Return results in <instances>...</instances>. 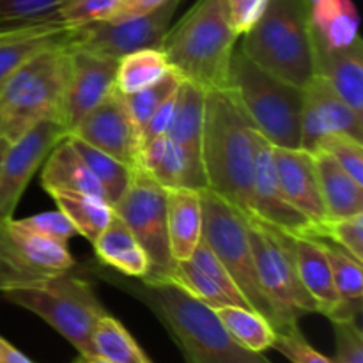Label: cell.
<instances>
[{"mask_svg": "<svg viewBox=\"0 0 363 363\" xmlns=\"http://www.w3.org/2000/svg\"><path fill=\"white\" fill-rule=\"evenodd\" d=\"M21 227L32 230V233L45 236L48 240L59 241V243L67 245V241L73 240L78 236L77 229L73 223L69 222L62 211H48V213H39V215H32L28 218L18 220Z\"/></svg>", "mask_w": 363, "mask_h": 363, "instance_id": "obj_42", "label": "cell"}, {"mask_svg": "<svg viewBox=\"0 0 363 363\" xmlns=\"http://www.w3.org/2000/svg\"><path fill=\"white\" fill-rule=\"evenodd\" d=\"M273 145L255 130V162L250 215L291 236H319L314 223L286 199L273 165Z\"/></svg>", "mask_w": 363, "mask_h": 363, "instance_id": "obj_16", "label": "cell"}, {"mask_svg": "<svg viewBox=\"0 0 363 363\" xmlns=\"http://www.w3.org/2000/svg\"><path fill=\"white\" fill-rule=\"evenodd\" d=\"M170 64L160 48H142L121 57L117 62L116 89L124 96L135 94L170 73Z\"/></svg>", "mask_w": 363, "mask_h": 363, "instance_id": "obj_33", "label": "cell"}, {"mask_svg": "<svg viewBox=\"0 0 363 363\" xmlns=\"http://www.w3.org/2000/svg\"><path fill=\"white\" fill-rule=\"evenodd\" d=\"M247 229L259 286L272 307L275 332L300 326L301 318L319 314L314 298L300 280L293 236L255 216H247Z\"/></svg>", "mask_w": 363, "mask_h": 363, "instance_id": "obj_8", "label": "cell"}, {"mask_svg": "<svg viewBox=\"0 0 363 363\" xmlns=\"http://www.w3.org/2000/svg\"><path fill=\"white\" fill-rule=\"evenodd\" d=\"M67 135L87 142L92 147L137 167L140 155V131L128 110L126 98L113 89L94 110L87 113Z\"/></svg>", "mask_w": 363, "mask_h": 363, "instance_id": "obj_14", "label": "cell"}, {"mask_svg": "<svg viewBox=\"0 0 363 363\" xmlns=\"http://www.w3.org/2000/svg\"><path fill=\"white\" fill-rule=\"evenodd\" d=\"M328 257L332 268L333 282L339 293L340 305L337 314L330 321H358L362 314L363 300V262L357 261L353 255L337 247L328 238L318 236Z\"/></svg>", "mask_w": 363, "mask_h": 363, "instance_id": "obj_28", "label": "cell"}, {"mask_svg": "<svg viewBox=\"0 0 363 363\" xmlns=\"http://www.w3.org/2000/svg\"><path fill=\"white\" fill-rule=\"evenodd\" d=\"M123 0H62L59 18L69 28L85 27L96 21H108Z\"/></svg>", "mask_w": 363, "mask_h": 363, "instance_id": "obj_37", "label": "cell"}, {"mask_svg": "<svg viewBox=\"0 0 363 363\" xmlns=\"http://www.w3.org/2000/svg\"><path fill=\"white\" fill-rule=\"evenodd\" d=\"M60 4L62 0H0V41L27 32L66 27L59 18Z\"/></svg>", "mask_w": 363, "mask_h": 363, "instance_id": "obj_29", "label": "cell"}, {"mask_svg": "<svg viewBox=\"0 0 363 363\" xmlns=\"http://www.w3.org/2000/svg\"><path fill=\"white\" fill-rule=\"evenodd\" d=\"M293 247L301 284L314 298L319 314L332 319L339 311L340 298L321 240L315 236H293Z\"/></svg>", "mask_w": 363, "mask_h": 363, "instance_id": "obj_21", "label": "cell"}, {"mask_svg": "<svg viewBox=\"0 0 363 363\" xmlns=\"http://www.w3.org/2000/svg\"><path fill=\"white\" fill-rule=\"evenodd\" d=\"M321 149L330 156L335 158V162L353 177L357 183L363 184V142L357 140L347 135H330L323 138L315 151Z\"/></svg>", "mask_w": 363, "mask_h": 363, "instance_id": "obj_38", "label": "cell"}, {"mask_svg": "<svg viewBox=\"0 0 363 363\" xmlns=\"http://www.w3.org/2000/svg\"><path fill=\"white\" fill-rule=\"evenodd\" d=\"M330 135H347L363 138V116L354 112L321 77L303 87L301 113V149L314 152L323 138Z\"/></svg>", "mask_w": 363, "mask_h": 363, "instance_id": "obj_17", "label": "cell"}, {"mask_svg": "<svg viewBox=\"0 0 363 363\" xmlns=\"http://www.w3.org/2000/svg\"><path fill=\"white\" fill-rule=\"evenodd\" d=\"M94 357L110 363H152L137 340L110 314L103 315L92 333Z\"/></svg>", "mask_w": 363, "mask_h": 363, "instance_id": "obj_35", "label": "cell"}, {"mask_svg": "<svg viewBox=\"0 0 363 363\" xmlns=\"http://www.w3.org/2000/svg\"><path fill=\"white\" fill-rule=\"evenodd\" d=\"M69 60V45L57 46L11 74L0 89V137L13 142L41 121L60 123Z\"/></svg>", "mask_w": 363, "mask_h": 363, "instance_id": "obj_7", "label": "cell"}, {"mask_svg": "<svg viewBox=\"0 0 363 363\" xmlns=\"http://www.w3.org/2000/svg\"><path fill=\"white\" fill-rule=\"evenodd\" d=\"M106 280L145 305L160 319L186 363H272L264 354L241 347L215 308L172 280L116 279Z\"/></svg>", "mask_w": 363, "mask_h": 363, "instance_id": "obj_1", "label": "cell"}, {"mask_svg": "<svg viewBox=\"0 0 363 363\" xmlns=\"http://www.w3.org/2000/svg\"><path fill=\"white\" fill-rule=\"evenodd\" d=\"M323 238H328L337 247L363 262V213L332 220Z\"/></svg>", "mask_w": 363, "mask_h": 363, "instance_id": "obj_41", "label": "cell"}, {"mask_svg": "<svg viewBox=\"0 0 363 363\" xmlns=\"http://www.w3.org/2000/svg\"><path fill=\"white\" fill-rule=\"evenodd\" d=\"M71 60L66 89H64L60 123L66 135L94 110L116 89V73L119 59L98 55L73 48L69 45Z\"/></svg>", "mask_w": 363, "mask_h": 363, "instance_id": "obj_15", "label": "cell"}, {"mask_svg": "<svg viewBox=\"0 0 363 363\" xmlns=\"http://www.w3.org/2000/svg\"><path fill=\"white\" fill-rule=\"evenodd\" d=\"M48 194L55 201L57 208L69 218L77 233L91 245L116 216L113 206H110L105 199L62 190H52Z\"/></svg>", "mask_w": 363, "mask_h": 363, "instance_id": "obj_31", "label": "cell"}, {"mask_svg": "<svg viewBox=\"0 0 363 363\" xmlns=\"http://www.w3.org/2000/svg\"><path fill=\"white\" fill-rule=\"evenodd\" d=\"M272 350L279 351L291 363H335V360L325 357V354L319 353L318 350H314L307 342L300 326H294V328L286 330V332L277 333V339L273 342Z\"/></svg>", "mask_w": 363, "mask_h": 363, "instance_id": "obj_40", "label": "cell"}, {"mask_svg": "<svg viewBox=\"0 0 363 363\" xmlns=\"http://www.w3.org/2000/svg\"><path fill=\"white\" fill-rule=\"evenodd\" d=\"M167 230L174 261H188L202 241L201 190H167Z\"/></svg>", "mask_w": 363, "mask_h": 363, "instance_id": "obj_22", "label": "cell"}, {"mask_svg": "<svg viewBox=\"0 0 363 363\" xmlns=\"http://www.w3.org/2000/svg\"><path fill=\"white\" fill-rule=\"evenodd\" d=\"M227 89L269 144L286 149L301 147L303 87L262 69L236 46Z\"/></svg>", "mask_w": 363, "mask_h": 363, "instance_id": "obj_6", "label": "cell"}, {"mask_svg": "<svg viewBox=\"0 0 363 363\" xmlns=\"http://www.w3.org/2000/svg\"><path fill=\"white\" fill-rule=\"evenodd\" d=\"M167 2H170V0H123L119 9L116 11V14L108 21H119L128 20V18L140 16V14L151 13V11L165 6Z\"/></svg>", "mask_w": 363, "mask_h": 363, "instance_id": "obj_46", "label": "cell"}, {"mask_svg": "<svg viewBox=\"0 0 363 363\" xmlns=\"http://www.w3.org/2000/svg\"><path fill=\"white\" fill-rule=\"evenodd\" d=\"M67 245L32 233L9 218L0 222V291L74 269Z\"/></svg>", "mask_w": 363, "mask_h": 363, "instance_id": "obj_11", "label": "cell"}, {"mask_svg": "<svg viewBox=\"0 0 363 363\" xmlns=\"http://www.w3.org/2000/svg\"><path fill=\"white\" fill-rule=\"evenodd\" d=\"M190 261L194 262V264H197L199 268L206 273V275H209V279L215 280V282L222 287L223 293H225L227 296L234 301V305H238V307L252 308L250 303L247 301V298H245L243 293L240 291V287H238L236 282L233 280L230 273L227 272L225 266L220 262V259L213 254V250L204 243V241H201V243H199V247L195 248V252H194V255L190 257Z\"/></svg>", "mask_w": 363, "mask_h": 363, "instance_id": "obj_39", "label": "cell"}, {"mask_svg": "<svg viewBox=\"0 0 363 363\" xmlns=\"http://www.w3.org/2000/svg\"><path fill=\"white\" fill-rule=\"evenodd\" d=\"M135 169H140L165 190H170V188L204 190L208 188L204 170L194 165L184 149L176 144L169 135H162V137L147 142L140 149Z\"/></svg>", "mask_w": 363, "mask_h": 363, "instance_id": "obj_19", "label": "cell"}, {"mask_svg": "<svg viewBox=\"0 0 363 363\" xmlns=\"http://www.w3.org/2000/svg\"><path fill=\"white\" fill-rule=\"evenodd\" d=\"M73 28H45V30L27 32L0 41V89L9 80L14 71L34 59L39 53L57 46L71 45Z\"/></svg>", "mask_w": 363, "mask_h": 363, "instance_id": "obj_30", "label": "cell"}, {"mask_svg": "<svg viewBox=\"0 0 363 363\" xmlns=\"http://www.w3.org/2000/svg\"><path fill=\"white\" fill-rule=\"evenodd\" d=\"M0 363H34L27 354L0 335Z\"/></svg>", "mask_w": 363, "mask_h": 363, "instance_id": "obj_47", "label": "cell"}, {"mask_svg": "<svg viewBox=\"0 0 363 363\" xmlns=\"http://www.w3.org/2000/svg\"><path fill=\"white\" fill-rule=\"evenodd\" d=\"M227 4H229L230 25L241 38L257 23L268 6V0H227Z\"/></svg>", "mask_w": 363, "mask_h": 363, "instance_id": "obj_44", "label": "cell"}, {"mask_svg": "<svg viewBox=\"0 0 363 363\" xmlns=\"http://www.w3.org/2000/svg\"><path fill=\"white\" fill-rule=\"evenodd\" d=\"M96 257L106 268H112L121 277L128 279H145L151 273V262L144 248L138 245L126 223L113 216L105 230L92 243Z\"/></svg>", "mask_w": 363, "mask_h": 363, "instance_id": "obj_24", "label": "cell"}, {"mask_svg": "<svg viewBox=\"0 0 363 363\" xmlns=\"http://www.w3.org/2000/svg\"><path fill=\"white\" fill-rule=\"evenodd\" d=\"M311 0H268L257 23L243 34L241 52L262 69L305 87L314 78Z\"/></svg>", "mask_w": 363, "mask_h": 363, "instance_id": "obj_5", "label": "cell"}, {"mask_svg": "<svg viewBox=\"0 0 363 363\" xmlns=\"http://www.w3.org/2000/svg\"><path fill=\"white\" fill-rule=\"evenodd\" d=\"M312 156L330 220L363 213V184L357 183L326 151L318 149Z\"/></svg>", "mask_w": 363, "mask_h": 363, "instance_id": "obj_27", "label": "cell"}, {"mask_svg": "<svg viewBox=\"0 0 363 363\" xmlns=\"http://www.w3.org/2000/svg\"><path fill=\"white\" fill-rule=\"evenodd\" d=\"M335 363H363V332L358 321H332Z\"/></svg>", "mask_w": 363, "mask_h": 363, "instance_id": "obj_43", "label": "cell"}, {"mask_svg": "<svg viewBox=\"0 0 363 363\" xmlns=\"http://www.w3.org/2000/svg\"><path fill=\"white\" fill-rule=\"evenodd\" d=\"M272 155L277 179L286 199L314 223L319 236H325L326 227L332 220L323 201L312 152L301 147L286 149L273 145Z\"/></svg>", "mask_w": 363, "mask_h": 363, "instance_id": "obj_18", "label": "cell"}, {"mask_svg": "<svg viewBox=\"0 0 363 363\" xmlns=\"http://www.w3.org/2000/svg\"><path fill=\"white\" fill-rule=\"evenodd\" d=\"M177 92V91H176ZM176 92L170 94L158 108L155 110V113L151 116V119L147 121V124L144 126V130L140 131V149L144 147L147 142L155 140V138L162 137V135L169 133V128L172 124L174 119V108H176Z\"/></svg>", "mask_w": 363, "mask_h": 363, "instance_id": "obj_45", "label": "cell"}, {"mask_svg": "<svg viewBox=\"0 0 363 363\" xmlns=\"http://www.w3.org/2000/svg\"><path fill=\"white\" fill-rule=\"evenodd\" d=\"M181 2L183 0H170L151 13L128 20L96 21L73 28L71 46L112 59H121L142 48H158Z\"/></svg>", "mask_w": 363, "mask_h": 363, "instance_id": "obj_12", "label": "cell"}, {"mask_svg": "<svg viewBox=\"0 0 363 363\" xmlns=\"http://www.w3.org/2000/svg\"><path fill=\"white\" fill-rule=\"evenodd\" d=\"M73 363H110V362L103 360V358L99 357H82V354H78V358Z\"/></svg>", "mask_w": 363, "mask_h": 363, "instance_id": "obj_48", "label": "cell"}, {"mask_svg": "<svg viewBox=\"0 0 363 363\" xmlns=\"http://www.w3.org/2000/svg\"><path fill=\"white\" fill-rule=\"evenodd\" d=\"M238 39L227 0H197L176 25H170L158 48L170 69L211 91L227 87Z\"/></svg>", "mask_w": 363, "mask_h": 363, "instance_id": "obj_3", "label": "cell"}, {"mask_svg": "<svg viewBox=\"0 0 363 363\" xmlns=\"http://www.w3.org/2000/svg\"><path fill=\"white\" fill-rule=\"evenodd\" d=\"M64 137L62 124L57 119H46L11 142L0 169V222L13 218L34 174Z\"/></svg>", "mask_w": 363, "mask_h": 363, "instance_id": "obj_13", "label": "cell"}, {"mask_svg": "<svg viewBox=\"0 0 363 363\" xmlns=\"http://www.w3.org/2000/svg\"><path fill=\"white\" fill-rule=\"evenodd\" d=\"M181 80L183 78L176 73V71H170L167 77H163L162 80L156 82V84L149 85V87L142 89V91L135 92V94L124 96L126 98L128 110H130L131 117H133L135 126L138 128V131L144 130V126L147 124V121L151 119V116L155 113V110L169 98L170 94L177 91Z\"/></svg>", "mask_w": 363, "mask_h": 363, "instance_id": "obj_36", "label": "cell"}, {"mask_svg": "<svg viewBox=\"0 0 363 363\" xmlns=\"http://www.w3.org/2000/svg\"><path fill=\"white\" fill-rule=\"evenodd\" d=\"M201 156L208 190L250 215L255 128L227 87L206 91Z\"/></svg>", "mask_w": 363, "mask_h": 363, "instance_id": "obj_2", "label": "cell"}, {"mask_svg": "<svg viewBox=\"0 0 363 363\" xmlns=\"http://www.w3.org/2000/svg\"><path fill=\"white\" fill-rule=\"evenodd\" d=\"M11 142L6 140L4 137H0V169H2V162H4V156H6L7 147H9Z\"/></svg>", "mask_w": 363, "mask_h": 363, "instance_id": "obj_49", "label": "cell"}, {"mask_svg": "<svg viewBox=\"0 0 363 363\" xmlns=\"http://www.w3.org/2000/svg\"><path fill=\"white\" fill-rule=\"evenodd\" d=\"M116 215L123 220L144 248L151 273L147 280H169L176 261L170 254L167 230V190L140 169H133L130 186L113 206Z\"/></svg>", "mask_w": 363, "mask_h": 363, "instance_id": "obj_10", "label": "cell"}, {"mask_svg": "<svg viewBox=\"0 0 363 363\" xmlns=\"http://www.w3.org/2000/svg\"><path fill=\"white\" fill-rule=\"evenodd\" d=\"M202 241L220 259L250 307L273 325V312L259 286L254 254L248 240L247 216L215 191L201 190Z\"/></svg>", "mask_w": 363, "mask_h": 363, "instance_id": "obj_9", "label": "cell"}, {"mask_svg": "<svg viewBox=\"0 0 363 363\" xmlns=\"http://www.w3.org/2000/svg\"><path fill=\"white\" fill-rule=\"evenodd\" d=\"M41 184L46 191H77V194H87L106 201L101 184L85 165L82 156L74 151L67 137H64L52 149L48 158L43 163Z\"/></svg>", "mask_w": 363, "mask_h": 363, "instance_id": "obj_25", "label": "cell"}, {"mask_svg": "<svg viewBox=\"0 0 363 363\" xmlns=\"http://www.w3.org/2000/svg\"><path fill=\"white\" fill-rule=\"evenodd\" d=\"M71 272L7 287L0 291V294L9 303L41 318L62 335L78 354L94 357L92 333L99 319L108 312L96 296L91 282Z\"/></svg>", "mask_w": 363, "mask_h": 363, "instance_id": "obj_4", "label": "cell"}, {"mask_svg": "<svg viewBox=\"0 0 363 363\" xmlns=\"http://www.w3.org/2000/svg\"><path fill=\"white\" fill-rule=\"evenodd\" d=\"M66 137L69 138L74 151L82 156L85 165L89 167V170L94 174L98 183L101 184L108 204L116 206L117 201L124 195L126 188L130 186L133 169H131L130 165H126V163L121 162V160L113 158V156L92 147L87 142L73 137V135H66Z\"/></svg>", "mask_w": 363, "mask_h": 363, "instance_id": "obj_34", "label": "cell"}, {"mask_svg": "<svg viewBox=\"0 0 363 363\" xmlns=\"http://www.w3.org/2000/svg\"><path fill=\"white\" fill-rule=\"evenodd\" d=\"M204 110H206V89L197 85L195 82L181 80L176 92V108H174V119L169 128V137L176 144H179L188 155V158L197 165L202 167L201 145H202V130H204Z\"/></svg>", "mask_w": 363, "mask_h": 363, "instance_id": "obj_26", "label": "cell"}, {"mask_svg": "<svg viewBox=\"0 0 363 363\" xmlns=\"http://www.w3.org/2000/svg\"><path fill=\"white\" fill-rule=\"evenodd\" d=\"M215 312L229 335L241 347L261 354L273 347L277 339L275 328L264 315L255 312L254 308L225 305V307L215 308Z\"/></svg>", "mask_w": 363, "mask_h": 363, "instance_id": "obj_32", "label": "cell"}, {"mask_svg": "<svg viewBox=\"0 0 363 363\" xmlns=\"http://www.w3.org/2000/svg\"><path fill=\"white\" fill-rule=\"evenodd\" d=\"M311 39L326 48H346L360 38V14L353 0H311Z\"/></svg>", "mask_w": 363, "mask_h": 363, "instance_id": "obj_23", "label": "cell"}, {"mask_svg": "<svg viewBox=\"0 0 363 363\" xmlns=\"http://www.w3.org/2000/svg\"><path fill=\"white\" fill-rule=\"evenodd\" d=\"M314 74L360 116H363V43L358 39L346 48H326L312 43Z\"/></svg>", "mask_w": 363, "mask_h": 363, "instance_id": "obj_20", "label": "cell"}]
</instances>
